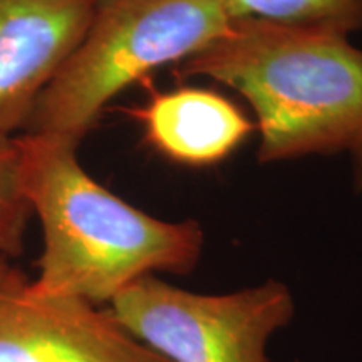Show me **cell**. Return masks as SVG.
<instances>
[{
	"label": "cell",
	"mask_w": 362,
	"mask_h": 362,
	"mask_svg": "<svg viewBox=\"0 0 362 362\" xmlns=\"http://www.w3.org/2000/svg\"><path fill=\"white\" fill-rule=\"evenodd\" d=\"M24 187L44 233L39 277L47 296L110 304L134 280L155 272L189 274L205 233L198 221H163L90 178L78 144L59 136H17Z\"/></svg>",
	"instance_id": "1"
},
{
	"label": "cell",
	"mask_w": 362,
	"mask_h": 362,
	"mask_svg": "<svg viewBox=\"0 0 362 362\" xmlns=\"http://www.w3.org/2000/svg\"><path fill=\"white\" fill-rule=\"evenodd\" d=\"M173 72L210 78L247 99L259 123L260 163L351 153L362 139V49L349 35L230 21Z\"/></svg>",
	"instance_id": "2"
},
{
	"label": "cell",
	"mask_w": 362,
	"mask_h": 362,
	"mask_svg": "<svg viewBox=\"0 0 362 362\" xmlns=\"http://www.w3.org/2000/svg\"><path fill=\"white\" fill-rule=\"evenodd\" d=\"M230 27L221 0H98L83 42L35 103L24 133L81 144L107 103Z\"/></svg>",
	"instance_id": "3"
},
{
	"label": "cell",
	"mask_w": 362,
	"mask_h": 362,
	"mask_svg": "<svg viewBox=\"0 0 362 362\" xmlns=\"http://www.w3.org/2000/svg\"><path fill=\"white\" fill-rule=\"evenodd\" d=\"M293 298L277 280L202 296L155 274L124 287L110 312L136 341L170 362H269L265 344L293 317Z\"/></svg>",
	"instance_id": "4"
},
{
	"label": "cell",
	"mask_w": 362,
	"mask_h": 362,
	"mask_svg": "<svg viewBox=\"0 0 362 362\" xmlns=\"http://www.w3.org/2000/svg\"><path fill=\"white\" fill-rule=\"evenodd\" d=\"M0 362H170L110 309L35 291L17 269L0 284Z\"/></svg>",
	"instance_id": "5"
},
{
	"label": "cell",
	"mask_w": 362,
	"mask_h": 362,
	"mask_svg": "<svg viewBox=\"0 0 362 362\" xmlns=\"http://www.w3.org/2000/svg\"><path fill=\"white\" fill-rule=\"evenodd\" d=\"M98 0H0V134L29 123L35 103L83 42Z\"/></svg>",
	"instance_id": "6"
},
{
	"label": "cell",
	"mask_w": 362,
	"mask_h": 362,
	"mask_svg": "<svg viewBox=\"0 0 362 362\" xmlns=\"http://www.w3.org/2000/svg\"><path fill=\"white\" fill-rule=\"evenodd\" d=\"M129 112L143 124L144 138L156 151L187 166L216 165L253 129L230 99L200 88L151 90L148 103Z\"/></svg>",
	"instance_id": "7"
},
{
	"label": "cell",
	"mask_w": 362,
	"mask_h": 362,
	"mask_svg": "<svg viewBox=\"0 0 362 362\" xmlns=\"http://www.w3.org/2000/svg\"><path fill=\"white\" fill-rule=\"evenodd\" d=\"M230 21L327 30L349 35L362 29V0H221Z\"/></svg>",
	"instance_id": "8"
},
{
	"label": "cell",
	"mask_w": 362,
	"mask_h": 362,
	"mask_svg": "<svg viewBox=\"0 0 362 362\" xmlns=\"http://www.w3.org/2000/svg\"><path fill=\"white\" fill-rule=\"evenodd\" d=\"M33 215L19 141L13 136L0 134V257L8 260L24 252L27 225Z\"/></svg>",
	"instance_id": "9"
},
{
	"label": "cell",
	"mask_w": 362,
	"mask_h": 362,
	"mask_svg": "<svg viewBox=\"0 0 362 362\" xmlns=\"http://www.w3.org/2000/svg\"><path fill=\"white\" fill-rule=\"evenodd\" d=\"M352 160V180L354 187L362 193V139L357 143V146L349 153Z\"/></svg>",
	"instance_id": "10"
},
{
	"label": "cell",
	"mask_w": 362,
	"mask_h": 362,
	"mask_svg": "<svg viewBox=\"0 0 362 362\" xmlns=\"http://www.w3.org/2000/svg\"><path fill=\"white\" fill-rule=\"evenodd\" d=\"M16 272H17L16 267H12L11 264H8L7 259L0 257V284L6 282L7 279H11Z\"/></svg>",
	"instance_id": "11"
}]
</instances>
